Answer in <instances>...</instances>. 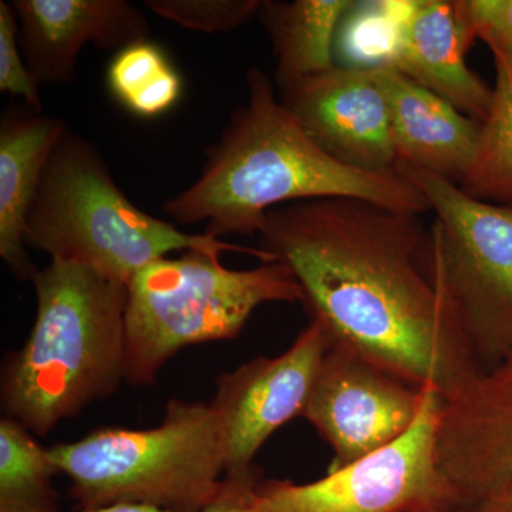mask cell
<instances>
[{
  "instance_id": "1",
  "label": "cell",
  "mask_w": 512,
  "mask_h": 512,
  "mask_svg": "<svg viewBox=\"0 0 512 512\" xmlns=\"http://www.w3.org/2000/svg\"><path fill=\"white\" fill-rule=\"evenodd\" d=\"M420 217L355 198L295 202L266 214L259 249L291 269L330 345L448 399L484 366L434 284Z\"/></svg>"
},
{
  "instance_id": "2",
  "label": "cell",
  "mask_w": 512,
  "mask_h": 512,
  "mask_svg": "<svg viewBox=\"0 0 512 512\" xmlns=\"http://www.w3.org/2000/svg\"><path fill=\"white\" fill-rule=\"evenodd\" d=\"M248 101L208 147L197 180L165 200L177 224H205V234H259L266 214L282 205L355 198L423 215L429 202L400 174L369 173L329 156L303 130L262 70L247 74Z\"/></svg>"
},
{
  "instance_id": "3",
  "label": "cell",
  "mask_w": 512,
  "mask_h": 512,
  "mask_svg": "<svg viewBox=\"0 0 512 512\" xmlns=\"http://www.w3.org/2000/svg\"><path fill=\"white\" fill-rule=\"evenodd\" d=\"M36 316L2 369L5 416L45 437L126 382L127 285L72 262L33 278Z\"/></svg>"
},
{
  "instance_id": "4",
  "label": "cell",
  "mask_w": 512,
  "mask_h": 512,
  "mask_svg": "<svg viewBox=\"0 0 512 512\" xmlns=\"http://www.w3.org/2000/svg\"><path fill=\"white\" fill-rule=\"evenodd\" d=\"M25 241L50 261L86 266L124 285L151 262L178 251L241 252L274 262L262 249L205 232L187 234L140 210L116 184L99 150L69 130L47 163L26 221Z\"/></svg>"
},
{
  "instance_id": "5",
  "label": "cell",
  "mask_w": 512,
  "mask_h": 512,
  "mask_svg": "<svg viewBox=\"0 0 512 512\" xmlns=\"http://www.w3.org/2000/svg\"><path fill=\"white\" fill-rule=\"evenodd\" d=\"M79 508L143 504L200 512L227 473L224 437L211 403L173 399L150 429L103 427L49 448Z\"/></svg>"
},
{
  "instance_id": "6",
  "label": "cell",
  "mask_w": 512,
  "mask_h": 512,
  "mask_svg": "<svg viewBox=\"0 0 512 512\" xmlns=\"http://www.w3.org/2000/svg\"><path fill=\"white\" fill-rule=\"evenodd\" d=\"M301 301L282 262L229 269L221 256L201 251L157 259L127 285L126 383L150 386L188 346L238 338L266 303Z\"/></svg>"
},
{
  "instance_id": "7",
  "label": "cell",
  "mask_w": 512,
  "mask_h": 512,
  "mask_svg": "<svg viewBox=\"0 0 512 512\" xmlns=\"http://www.w3.org/2000/svg\"><path fill=\"white\" fill-rule=\"evenodd\" d=\"M397 173L436 214L430 229L434 284L484 369L512 355V208L476 200L410 164Z\"/></svg>"
},
{
  "instance_id": "8",
  "label": "cell",
  "mask_w": 512,
  "mask_h": 512,
  "mask_svg": "<svg viewBox=\"0 0 512 512\" xmlns=\"http://www.w3.org/2000/svg\"><path fill=\"white\" fill-rule=\"evenodd\" d=\"M443 397L427 387L420 412L400 439L312 483L264 481L255 512H420L464 505L437 458Z\"/></svg>"
},
{
  "instance_id": "9",
  "label": "cell",
  "mask_w": 512,
  "mask_h": 512,
  "mask_svg": "<svg viewBox=\"0 0 512 512\" xmlns=\"http://www.w3.org/2000/svg\"><path fill=\"white\" fill-rule=\"evenodd\" d=\"M426 389L330 345L302 419L332 448L333 470L400 439L413 426Z\"/></svg>"
},
{
  "instance_id": "10",
  "label": "cell",
  "mask_w": 512,
  "mask_h": 512,
  "mask_svg": "<svg viewBox=\"0 0 512 512\" xmlns=\"http://www.w3.org/2000/svg\"><path fill=\"white\" fill-rule=\"evenodd\" d=\"M330 339L318 320L281 355L258 356L221 373L211 402L224 437L228 471L254 467L266 441L302 417Z\"/></svg>"
},
{
  "instance_id": "11",
  "label": "cell",
  "mask_w": 512,
  "mask_h": 512,
  "mask_svg": "<svg viewBox=\"0 0 512 512\" xmlns=\"http://www.w3.org/2000/svg\"><path fill=\"white\" fill-rule=\"evenodd\" d=\"M437 458L467 508L512 487V355L443 399Z\"/></svg>"
},
{
  "instance_id": "12",
  "label": "cell",
  "mask_w": 512,
  "mask_h": 512,
  "mask_svg": "<svg viewBox=\"0 0 512 512\" xmlns=\"http://www.w3.org/2000/svg\"><path fill=\"white\" fill-rule=\"evenodd\" d=\"M279 99L329 156L357 170L399 174L389 106L373 67H333Z\"/></svg>"
},
{
  "instance_id": "13",
  "label": "cell",
  "mask_w": 512,
  "mask_h": 512,
  "mask_svg": "<svg viewBox=\"0 0 512 512\" xmlns=\"http://www.w3.org/2000/svg\"><path fill=\"white\" fill-rule=\"evenodd\" d=\"M390 8L396 19L390 22L387 62L483 124L494 90L468 67L476 37L460 0H412Z\"/></svg>"
},
{
  "instance_id": "14",
  "label": "cell",
  "mask_w": 512,
  "mask_h": 512,
  "mask_svg": "<svg viewBox=\"0 0 512 512\" xmlns=\"http://www.w3.org/2000/svg\"><path fill=\"white\" fill-rule=\"evenodd\" d=\"M23 56L39 86L76 76L84 47L119 52L148 39L150 23L127 0H13Z\"/></svg>"
},
{
  "instance_id": "15",
  "label": "cell",
  "mask_w": 512,
  "mask_h": 512,
  "mask_svg": "<svg viewBox=\"0 0 512 512\" xmlns=\"http://www.w3.org/2000/svg\"><path fill=\"white\" fill-rule=\"evenodd\" d=\"M372 67L389 106L400 163L460 184L476 157L481 124L387 60Z\"/></svg>"
},
{
  "instance_id": "16",
  "label": "cell",
  "mask_w": 512,
  "mask_h": 512,
  "mask_svg": "<svg viewBox=\"0 0 512 512\" xmlns=\"http://www.w3.org/2000/svg\"><path fill=\"white\" fill-rule=\"evenodd\" d=\"M67 130L62 119L25 103L9 106L0 119V258L22 281H33L39 272L26 251V221Z\"/></svg>"
},
{
  "instance_id": "17",
  "label": "cell",
  "mask_w": 512,
  "mask_h": 512,
  "mask_svg": "<svg viewBox=\"0 0 512 512\" xmlns=\"http://www.w3.org/2000/svg\"><path fill=\"white\" fill-rule=\"evenodd\" d=\"M355 5L352 0L262 2L258 16L274 46L281 92L336 67L338 29Z\"/></svg>"
},
{
  "instance_id": "18",
  "label": "cell",
  "mask_w": 512,
  "mask_h": 512,
  "mask_svg": "<svg viewBox=\"0 0 512 512\" xmlns=\"http://www.w3.org/2000/svg\"><path fill=\"white\" fill-rule=\"evenodd\" d=\"M107 87L124 109L140 119H156L173 109L183 80L167 53L150 40L119 50L107 69Z\"/></svg>"
},
{
  "instance_id": "19",
  "label": "cell",
  "mask_w": 512,
  "mask_h": 512,
  "mask_svg": "<svg viewBox=\"0 0 512 512\" xmlns=\"http://www.w3.org/2000/svg\"><path fill=\"white\" fill-rule=\"evenodd\" d=\"M59 468L25 426L9 416L0 420V511L57 510Z\"/></svg>"
},
{
  "instance_id": "20",
  "label": "cell",
  "mask_w": 512,
  "mask_h": 512,
  "mask_svg": "<svg viewBox=\"0 0 512 512\" xmlns=\"http://www.w3.org/2000/svg\"><path fill=\"white\" fill-rule=\"evenodd\" d=\"M493 103L476 157L458 187L476 200L512 208V66L495 64Z\"/></svg>"
},
{
  "instance_id": "21",
  "label": "cell",
  "mask_w": 512,
  "mask_h": 512,
  "mask_svg": "<svg viewBox=\"0 0 512 512\" xmlns=\"http://www.w3.org/2000/svg\"><path fill=\"white\" fill-rule=\"evenodd\" d=\"M151 12L201 33L231 32L258 15L261 0H146Z\"/></svg>"
},
{
  "instance_id": "22",
  "label": "cell",
  "mask_w": 512,
  "mask_h": 512,
  "mask_svg": "<svg viewBox=\"0 0 512 512\" xmlns=\"http://www.w3.org/2000/svg\"><path fill=\"white\" fill-rule=\"evenodd\" d=\"M39 89L20 47L19 22L12 3L0 0V92L43 110Z\"/></svg>"
},
{
  "instance_id": "23",
  "label": "cell",
  "mask_w": 512,
  "mask_h": 512,
  "mask_svg": "<svg viewBox=\"0 0 512 512\" xmlns=\"http://www.w3.org/2000/svg\"><path fill=\"white\" fill-rule=\"evenodd\" d=\"M476 39L490 47L495 64L512 66V0H460Z\"/></svg>"
},
{
  "instance_id": "24",
  "label": "cell",
  "mask_w": 512,
  "mask_h": 512,
  "mask_svg": "<svg viewBox=\"0 0 512 512\" xmlns=\"http://www.w3.org/2000/svg\"><path fill=\"white\" fill-rule=\"evenodd\" d=\"M264 481L256 467L228 471L210 503L200 512H255L254 504Z\"/></svg>"
},
{
  "instance_id": "25",
  "label": "cell",
  "mask_w": 512,
  "mask_h": 512,
  "mask_svg": "<svg viewBox=\"0 0 512 512\" xmlns=\"http://www.w3.org/2000/svg\"><path fill=\"white\" fill-rule=\"evenodd\" d=\"M471 512H512V487L468 508Z\"/></svg>"
},
{
  "instance_id": "26",
  "label": "cell",
  "mask_w": 512,
  "mask_h": 512,
  "mask_svg": "<svg viewBox=\"0 0 512 512\" xmlns=\"http://www.w3.org/2000/svg\"><path fill=\"white\" fill-rule=\"evenodd\" d=\"M0 512H59V511H0ZM74 512H167L143 504H114L100 508H79Z\"/></svg>"
},
{
  "instance_id": "27",
  "label": "cell",
  "mask_w": 512,
  "mask_h": 512,
  "mask_svg": "<svg viewBox=\"0 0 512 512\" xmlns=\"http://www.w3.org/2000/svg\"><path fill=\"white\" fill-rule=\"evenodd\" d=\"M420 512H471L466 505H448V507L430 508Z\"/></svg>"
}]
</instances>
